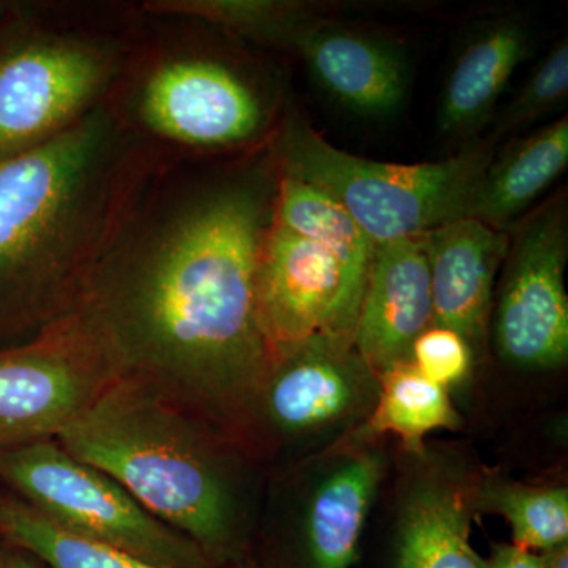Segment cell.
Listing matches in <instances>:
<instances>
[{"instance_id":"obj_1","label":"cell","mask_w":568,"mask_h":568,"mask_svg":"<svg viewBox=\"0 0 568 568\" xmlns=\"http://www.w3.org/2000/svg\"><path fill=\"white\" fill-rule=\"evenodd\" d=\"M174 151L134 205L77 308L121 376L230 439L252 428L272 365L257 268L274 219L272 138L244 159Z\"/></svg>"},{"instance_id":"obj_2","label":"cell","mask_w":568,"mask_h":568,"mask_svg":"<svg viewBox=\"0 0 568 568\" xmlns=\"http://www.w3.org/2000/svg\"><path fill=\"white\" fill-rule=\"evenodd\" d=\"M174 149L115 97L59 136L0 163V343L73 315L92 275Z\"/></svg>"},{"instance_id":"obj_3","label":"cell","mask_w":568,"mask_h":568,"mask_svg":"<svg viewBox=\"0 0 568 568\" xmlns=\"http://www.w3.org/2000/svg\"><path fill=\"white\" fill-rule=\"evenodd\" d=\"M220 435L152 387L119 376L55 440L222 568L241 551L245 504Z\"/></svg>"},{"instance_id":"obj_4","label":"cell","mask_w":568,"mask_h":568,"mask_svg":"<svg viewBox=\"0 0 568 568\" xmlns=\"http://www.w3.org/2000/svg\"><path fill=\"white\" fill-rule=\"evenodd\" d=\"M151 17L129 3L9 2L0 13V163L121 93Z\"/></svg>"},{"instance_id":"obj_5","label":"cell","mask_w":568,"mask_h":568,"mask_svg":"<svg viewBox=\"0 0 568 568\" xmlns=\"http://www.w3.org/2000/svg\"><path fill=\"white\" fill-rule=\"evenodd\" d=\"M280 173L312 183L342 205L376 245L420 237L469 215L495 142L467 145L435 163H387L335 148L293 118L272 136Z\"/></svg>"},{"instance_id":"obj_6","label":"cell","mask_w":568,"mask_h":568,"mask_svg":"<svg viewBox=\"0 0 568 568\" xmlns=\"http://www.w3.org/2000/svg\"><path fill=\"white\" fill-rule=\"evenodd\" d=\"M149 14L144 50L119 93L134 125L186 153L244 152L271 140V111L253 82L183 39L171 18L164 17L173 22L168 33L162 14Z\"/></svg>"},{"instance_id":"obj_7","label":"cell","mask_w":568,"mask_h":568,"mask_svg":"<svg viewBox=\"0 0 568 568\" xmlns=\"http://www.w3.org/2000/svg\"><path fill=\"white\" fill-rule=\"evenodd\" d=\"M0 478L77 536L163 568H216L190 538L149 514L121 484L58 443L0 454Z\"/></svg>"},{"instance_id":"obj_8","label":"cell","mask_w":568,"mask_h":568,"mask_svg":"<svg viewBox=\"0 0 568 568\" xmlns=\"http://www.w3.org/2000/svg\"><path fill=\"white\" fill-rule=\"evenodd\" d=\"M119 376L103 339L77 312L0 347V454L58 439Z\"/></svg>"},{"instance_id":"obj_9","label":"cell","mask_w":568,"mask_h":568,"mask_svg":"<svg viewBox=\"0 0 568 568\" xmlns=\"http://www.w3.org/2000/svg\"><path fill=\"white\" fill-rule=\"evenodd\" d=\"M508 250L493 332L500 358L551 369L568 358V207L566 193L507 227Z\"/></svg>"},{"instance_id":"obj_10","label":"cell","mask_w":568,"mask_h":568,"mask_svg":"<svg viewBox=\"0 0 568 568\" xmlns=\"http://www.w3.org/2000/svg\"><path fill=\"white\" fill-rule=\"evenodd\" d=\"M366 284L335 250L272 219L257 268V308L272 361L316 335L353 343Z\"/></svg>"},{"instance_id":"obj_11","label":"cell","mask_w":568,"mask_h":568,"mask_svg":"<svg viewBox=\"0 0 568 568\" xmlns=\"http://www.w3.org/2000/svg\"><path fill=\"white\" fill-rule=\"evenodd\" d=\"M379 376L353 343L316 335L276 355L265 376L252 426L283 440H305L368 417Z\"/></svg>"},{"instance_id":"obj_12","label":"cell","mask_w":568,"mask_h":568,"mask_svg":"<svg viewBox=\"0 0 568 568\" xmlns=\"http://www.w3.org/2000/svg\"><path fill=\"white\" fill-rule=\"evenodd\" d=\"M317 88L362 118L386 119L405 106L409 58L395 41L317 20L294 44Z\"/></svg>"},{"instance_id":"obj_13","label":"cell","mask_w":568,"mask_h":568,"mask_svg":"<svg viewBox=\"0 0 568 568\" xmlns=\"http://www.w3.org/2000/svg\"><path fill=\"white\" fill-rule=\"evenodd\" d=\"M433 324L424 235L376 245L353 336L365 364L383 375L409 361L417 336Z\"/></svg>"},{"instance_id":"obj_14","label":"cell","mask_w":568,"mask_h":568,"mask_svg":"<svg viewBox=\"0 0 568 568\" xmlns=\"http://www.w3.org/2000/svg\"><path fill=\"white\" fill-rule=\"evenodd\" d=\"M386 459L372 448L343 452L306 489L295 523V568H353L384 478Z\"/></svg>"},{"instance_id":"obj_15","label":"cell","mask_w":568,"mask_h":568,"mask_svg":"<svg viewBox=\"0 0 568 568\" xmlns=\"http://www.w3.org/2000/svg\"><path fill=\"white\" fill-rule=\"evenodd\" d=\"M433 324L480 342L491 313L497 272L508 250L507 230L477 219L454 220L424 234Z\"/></svg>"},{"instance_id":"obj_16","label":"cell","mask_w":568,"mask_h":568,"mask_svg":"<svg viewBox=\"0 0 568 568\" xmlns=\"http://www.w3.org/2000/svg\"><path fill=\"white\" fill-rule=\"evenodd\" d=\"M530 48L532 29L525 17L504 14L478 26L444 82L436 114L439 132L457 140L480 132Z\"/></svg>"},{"instance_id":"obj_17","label":"cell","mask_w":568,"mask_h":568,"mask_svg":"<svg viewBox=\"0 0 568 568\" xmlns=\"http://www.w3.org/2000/svg\"><path fill=\"white\" fill-rule=\"evenodd\" d=\"M476 489L448 473L418 477L399 507L394 568H478L470 545Z\"/></svg>"},{"instance_id":"obj_18","label":"cell","mask_w":568,"mask_h":568,"mask_svg":"<svg viewBox=\"0 0 568 568\" xmlns=\"http://www.w3.org/2000/svg\"><path fill=\"white\" fill-rule=\"evenodd\" d=\"M568 164V119L519 138L493 156L470 204V219L507 230L536 203Z\"/></svg>"},{"instance_id":"obj_19","label":"cell","mask_w":568,"mask_h":568,"mask_svg":"<svg viewBox=\"0 0 568 568\" xmlns=\"http://www.w3.org/2000/svg\"><path fill=\"white\" fill-rule=\"evenodd\" d=\"M462 425L450 395L426 379L409 361L388 368L379 376V392L362 435H394L409 454L424 457L425 439L439 429Z\"/></svg>"},{"instance_id":"obj_20","label":"cell","mask_w":568,"mask_h":568,"mask_svg":"<svg viewBox=\"0 0 568 568\" xmlns=\"http://www.w3.org/2000/svg\"><path fill=\"white\" fill-rule=\"evenodd\" d=\"M141 7L148 13L213 26L286 51H293L298 37L323 18L320 7L291 0H156Z\"/></svg>"},{"instance_id":"obj_21","label":"cell","mask_w":568,"mask_h":568,"mask_svg":"<svg viewBox=\"0 0 568 568\" xmlns=\"http://www.w3.org/2000/svg\"><path fill=\"white\" fill-rule=\"evenodd\" d=\"M476 510L506 519L511 544L545 552L568 544V489L491 478L477 485Z\"/></svg>"},{"instance_id":"obj_22","label":"cell","mask_w":568,"mask_h":568,"mask_svg":"<svg viewBox=\"0 0 568 568\" xmlns=\"http://www.w3.org/2000/svg\"><path fill=\"white\" fill-rule=\"evenodd\" d=\"M0 536L29 549L50 568H163L59 528L13 497H0Z\"/></svg>"},{"instance_id":"obj_23","label":"cell","mask_w":568,"mask_h":568,"mask_svg":"<svg viewBox=\"0 0 568 568\" xmlns=\"http://www.w3.org/2000/svg\"><path fill=\"white\" fill-rule=\"evenodd\" d=\"M568 95V41H558L538 63L506 110L500 112L489 141L518 132L540 121L566 102Z\"/></svg>"},{"instance_id":"obj_24","label":"cell","mask_w":568,"mask_h":568,"mask_svg":"<svg viewBox=\"0 0 568 568\" xmlns=\"http://www.w3.org/2000/svg\"><path fill=\"white\" fill-rule=\"evenodd\" d=\"M409 362L426 379L448 392L470 376L474 347L457 332L432 324L410 347Z\"/></svg>"},{"instance_id":"obj_25","label":"cell","mask_w":568,"mask_h":568,"mask_svg":"<svg viewBox=\"0 0 568 568\" xmlns=\"http://www.w3.org/2000/svg\"><path fill=\"white\" fill-rule=\"evenodd\" d=\"M478 568H547L545 552L530 551L514 544H495L488 558L476 552Z\"/></svg>"},{"instance_id":"obj_26","label":"cell","mask_w":568,"mask_h":568,"mask_svg":"<svg viewBox=\"0 0 568 568\" xmlns=\"http://www.w3.org/2000/svg\"><path fill=\"white\" fill-rule=\"evenodd\" d=\"M0 568H50L29 549L6 544L0 547Z\"/></svg>"},{"instance_id":"obj_27","label":"cell","mask_w":568,"mask_h":568,"mask_svg":"<svg viewBox=\"0 0 568 568\" xmlns=\"http://www.w3.org/2000/svg\"><path fill=\"white\" fill-rule=\"evenodd\" d=\"M547 568H568V544L545 551Z\"/></svg>"},{"instance_id":"obj_28","label":"cell","mask_w":568,"mask_h":568,"mask_svg":"<svg viewBox=\"0 0 568 568\" xmlns=\"http://www.w3.org/2000/svg\"><path fill=\"white\" fill-rule=\"evenodd\" d=\"M234 568H252V567H246V566H237V567H234Z\"/></svg>"}]
</instances>
